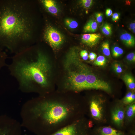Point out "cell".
<instances>
[{
    "mask_svg": "<svg viewBox=\"0 0 135 135\" xmlns=\"http://www.w3.org/2000/svg\"><path fill=\"white\" fill-rule=\"evenodd\" d=\"M98 135H124V134L110 127H104L99 130Z\"/></svg>",
    "mask_w": 135,
    "mask_h": 135,
    "instance_id": "7c38bea8",
    "label": "cell"
},
{
    "mask_svg": "<svg viewBox=\"0 0 135 135\" xmlns=\"http://www.w3.org/2000/svg\"><path fill=\"white\" fill-rule=\"evenodd\" d=\"M101 30L102 33L106 36L111 35L112 33V27L108 23L103 24L101 27Z\"/></svg>",
    "mask_w": 135,
    "mask_h": 135,
    "instance_id": "ffe728a7",
    "label": "cell"
},
{
    "mask_svg": "<svg viewBox=\"0 0 135 135\" xmlns=\"http://www.w3.org/2000/svg\"><path fill=\"white\" fill-rule=\"evenodd\" d=\"M8 68L22 92L44 95L49 92L52 66L48 55L41 48L34 45L14 54Z\"/></svg>",
    "mask_w": 135,
    "mask_h": 135,
    "instance_id": "3957f363",
    "label": "cell"
},
{
    "mask_svg": "<svg viewBox=\"0 0 135 135\" xmlns=\"http://www.w3.org/2000/svg\"><path fill=\"white\" fill-rule=\"evenodd\" d=\"M87 90L91 89L101 90L108 92H111V88L106 82L99 79L89 70L87 73Z\"/></svg>",
    "mask_w": 135,
    "mask_h": 135,
    "instance_id": "52a82bcc",
    "label": "cell"
},
{
    "mask_svg": "<svg viewBox=\"0 0 135 135\" xmlns=\"http://www.w3.org/2000/svg\"><path fill=\"white\" fill-rule=\"evenodd\" d=\"M127 60L131 62L134 63L135 62V54L134 52H131L128 54L126 57Z\"/></svg>",
    "mask_w": 135,
    "mask_h": 135,
    "instance_id": "484cf974",
    "label": "cell"
},
{
    "mask_svg": "<svg viewBox=\"0 0 135 135\" xmlns=\"http://www.w3.org/2000/svg\"><path fill=\"white\" fill-rule=\"evenodd\" d=\"M101 38L99 34H83L81 39L82 42L86 45L92 47L96 46L99 42Z\"/></svg>",
    "mask_w": 135,
    "mask_h": 135,
    "instance_id": "9c48e42d",
    "label": "cell"
},
{
    "mask_svg": "<svg viewBox=\"0 0 135 135\" xmlns=\"http://www.w3.org/2000/svg\"><path fill=\"white\" fill-rule=\"evenodd\" d=\"M29 121L39 135H50L83 118L85 103L74 96L46 94L29 101Z\"/></svg>",
    "mask_w": 135,
    "mask_h": 135,
    "instance_id": "7a4b0ae2",
    "label": "cell"
},
{
    "mask_svg": "<svg viewBox=\"0 0 135 135\" xmlns=\"http://www.w3.org/2000/svg\"><path fill=\"white\" fill-rule=\"evenodd\" d=\"M7 57L6 52L0 48V70L6 66Z\"/></svg>",
    "mask_w": 135,
    "mask_h": 135,
    "instance_id": "ac0fdd59",
    "label": "cell"
},
{
    "mask_svg": "<svg viewBox=\"0 0 135 135\" xmlns=\"http://www.w3.org/2000/svg\"><path fill=\"white\" fill-rule=\"evenodd\" d=\"M80 55L82 59L84 60H86L88 59V53L87 51L86 50H82L80 53Z\"/></svg>",
    "mask_w": 135,
    "mask_h": 135,
    "instance_id": "83f0119b",
    "label": "cell"
},
{
    "mask_svg": "<svg viewBox=\"0 0 135 135\" xmlns=\"http://www.w3.org/2000/svg\"><path fill=\"white\" fill-rule=\"evenodd\" d=\"M112 68L116 73L120 74L122 72L123 69L121 65L118 63H114L112 65Z\"/></svg>",
    "mask_w": 135,
    "mask_h": 135,
    "instance_id": "cb8c5ba5",
    "label": "cell"
},
{
    "mask_svg": "<svg viewBox=\"0 0 135 135\" xmlns=\"http://www.w3.org/2000/svg\"><path fill=\"white\" fill-rule=\"evenodd\" d=\"M78 51L77 48L72 47L66 56L64 66L66 82L62 88L64 92L77 93L87 90L86 74L89 70L80 61Z\"/></svg>",
    "mask_w": 135,
    "mask_h": 135,
    "instance_id": "277c9868",
    "label": "cell"
},
{
    "mask_svg": "<svg viewBox=\"0 0 135 135\" xmlns=\"http://www.w3.org/2000/svg\"><path fill=\"white\" fill-rule=\"evenodd\" d=\"M10 130L9 128L6 127L4 129H0V135H8Z\"/></svg>",
    "mask_w": 135,
    "mask_h": 135,
    "instance_id": "f1b7e54d",
    "label": "cell"
},
{
    "mask_svg": "<svg viewBox=\"0 0 135 135\" xmlns=\"http://www.w3.org/2000/svg\"><path fill=\"white\" fill-rule=\"evenodd\" d=\"M96 21L98 22H102L103 19V14L101 12H97L95 14Z\"/></svg>",
    "mask_w": 135,
    "mask_h": 135,
    "instance_id": "4316f807",
    "label": "cell"
},
{
    "mask_svg": "<svg viewBox=\"0 0 135 135\" xmlns=\"http://www.w3.org/2000/svg\"><path fill=\"white\" fill-rule=\"evenodd\" d=\"M43 33L44 40L54 49L58 48L64 42V38L62 34L51 25L46 24Z\"/></svg>",
    "mask_w": 135,
    "mask_h": 135,
    "instance_id": "8992f818",
    "label": "cell"
},
{
    "mask_svg": "<svg viewBox=\"0 0 135 135\" xmlns=\"http://www.w3.org/2000/svg\"><path fill=\"white\" fill-rule=\"evenodd\" d=\"M130 29L132 30L134 33H135V23H132L130 25Z\"/></svg>",
    "mask_w": 135,
    "mask_h": 135,
    "instance_id": "d6a6232c",
    "label": "cell"
},
{
    "mask_svg": "<svg viewBox=\"0 0 135 135\" xmlns=\"http://www.w3.org/2000/svg\"><path fill=\"white\" fill-rule=\"evenodd\" d=\"M86 104L90 116L95 120H101L103 116V101L99 98H93Z\"/></svg>",
    "mask_w": 135,
    "mask_h": 135,
    "instance_id": "ba28073f",
    "label": "cell"
},
{
    "mask_svg": "<svg viewBox=\"0 0 135 135\" xmlns=\"http://www.w3.org/2000/svg\"><path fill=\"white\" fill-rule=\"evenodd\" d=\"M80 2L82 6L86 8H90L93 3V1L92 0H82Z\"/></svg>",
    "mask_w": 135,
    "mask_h": 135,
    "instance_id": "d4e9b609",
    "label": "cell"
},
{
    "mask_svg": "<svg viewBox=\"0 0 135 135\" xmlns=\"http://www.w3.org/2000/svg\"><path fill=\"white\" fill-rule=\"evenodd\" d=\"M125 111L122 106H118L112 111V119L114 123L119 127L123 124L124 118Z\"/></svg>",
    "mask_w": 135,
    "mask_h": 135,
    "instance_id": "30bf717a",
    "label": "cell"
},
{
    "mask_svg": "<svg viewBox=\"0 0 135 135\" xmlns=\"http://www.w3.org/2000/svg\"><path fill=\"white\" fill-rule=\"evenodd\" d=\"M102 49L103 53L107 56H109L110 53V44L108 42H104L102 45Z\"/></svg>",
    "mask_w": 135,
    "mask_h": 135,
    "instance_id": "7402d4cb",
    "label": "cell"
},
{
    "mask_svg": "<svg viewBox=\"0 0 135 135\" xmlns=\"http://www.w3.org/2000/svg\"><path fill=\"white\" fill-rule=\"evenodd\" d=\"M106 14L107 16H110L112 15V11L111 9L108 8L106 10Z\"/></svg>",
    "mask_w": 135,
    "mask_h": 135,
    "instance_id": "1f68e13d",
    "label": "cell"
},
{
    "mask_svg": "<svg viewBox=\"0 0 135 135\" xmlns=\"http://www.w3.org/2000/svg\"><path fill=\"white\" fill-rule=\"evenodd\" d=\"M120 39L127 46L132 47L134 46L135 44L134 38L131 34L127 33L122 34Z\"/></svg>",
    "mask_w": 135,
    "mask_h": 135,
    "instance_id": "4fadbf2b",
    "label": "cell"
},
{
    "mask_svg": "<svg viewBox=\"0 0 135 135\" xmlns=\"http://www.w3.org/2000/svg\"><path fill=\"white\" fill-rule=\"evenodd\" d=\"M126 114L127 118L129 120H132L134 118L135 114L134 104H132L128 106L126 109Z\"/></svg>",
    "mask_w": 135,
    "mask_h": 135,
    "instance_id": "2e32d148",
    "label": "cell"
},
{
    "mask_svg": "<svg viewBox=\"0 0 135 135\" xmlns=\"http://www.w3.org/2000/svg\"><path fill=\"white\" fill-rule=\"evenodd\" d=\"M37 19L35 1L0 0V48L15 54L34 45Z\"/></svg>",
    "mask_w": 135,
    "mask_h": 135,
    "instance_id": "6da1fadb",
    "label": "cell"
},
{
    "mask_svg": "<svg viewBox=\"0 0 135 135\" xmlns=\"http://www.w3.org/2000/svg\"><path fill=\"white\" fill-rule=\"evenodd\" d=\"M98 24L96 20L94 19L89 20L84 27V30L86 33H94L97 30Z\"/></svg>",
    "mask_w": 135,
    "mask_h": 135,
    "instance_id": "5bb4252c",
    "label": "cell"
},
{
    "mask_svg": "<svg viewBox=\"0 0 135 135\" xmlns=\"http://www.w3.org/2000/svg\"><path fill=\"white\" fill-rule=\"evenodd\" d=\"M124 52L122 48L117 46L113 47L112 50V56L115 58L120 56L123 54Z\"/></svg>",
    "mask_w": 135,
    "mask_h": 135,
    "instance_id": "603a6c76",
    "label": "cell"
},
{
    "mask_svg": "<svg viewBox=\"0 0 135 135\" xmlns=\"http://www.w3.org/2000/svg\"><path fill=\"white\" fill-rule=\"evenodd\" d=\"M135 100V94L132 92H129L125 96L123 100V102L125 104L129 105L132 104Z\"/></svg>",
    "mask_w": 135,
    "mask_h": 135,
    "instance_id": "e0dca14e",
    "label": "cell"
},
{
    "mask_svg": "<svg viewBox=\"0 0 135 135\" xmlns=\"http://www.w3.org/2000/svg\"><path fill=\"white\" fill-rule=\"evenodd\" d=\"M97 54L95 53L92 52L90 53L88 56V58L92 61L95 60L97 58Z\"/></svg>",
    "mask_w": 135,
    "mask_h": 135,
    "instance_id": "4dcf8cb0",
    "label": "cell"
},
{
    "mask_svg": "<svg viewBox=\"0 0 135 135\" xmlns=\"http://www.w3.org/2000/svg\"><path fill=\"white\" fill-rule=\"evenodd\" d=\"M107 60L104 56H98L95 60L94 64L99 66H104L106 64Z\"/></svg>",
    "mask_w": 135,
    "mask_h": 135,
    "instance_id": "d6986e66",
    "label": "cell"
},
{
    "mask_svg": "<svg viewBox=\"0 0 135 135\" xmlns=\"http://www.w3.org/2000/svg\"><path fill=\"white\" fill-rule=\"evenodd\" d=\"M122 79L129 89L132 90H135V80L132 75L126 74L123 76Z\"/></svg>",
    "mask_w": 135,
    "mask_h": 135,
    "instance_id": "9a60e30c",
    "label": "cell"
},
{
    "mask_svg": "<svg viewBox=\"0 0 135 135\" xmlns=\"http://www.w3.org/2000/svg\"><path fill=\"white\" fill-rule=\"evenodd\" d=\"M45 10L47 12L53 14L58 12L59 10L55 2L52 0H41L39 1Z\"/></svg>",
    "mask_w": 135,
    "mask_h": 135,
    "instance_id": "8fae6325",
    "label": "cell"
},
{
    "mask_svg": "<svg viewBox=\"0 0 135 135\" xmlns=\"http://www.w3.org/2000/svg\"><path fill=\"white\" fill-rule=\"evenodd\" d=\"M65 23L66 25L71 29H75L78 26V23L76 21L71 19H66L65 20Z\"/></svg>",
    "mask_w": 135,
    "mask_h": 135,
    "instance_id": "44dd1931",
    "label": "cell"
},
{
    "mask_svg": "<svg viewBox=\"0 0 135 135\" xmlns=\"http://www.w3.org/2000/svg\"><path fill=\"white\" fill-rule=\"evenodd\" d=\"M120 14L118 13H115L112 15V20L115 22L118 21L120 18Z\"/></svg>",
    "mask_w": 135,
    "mask_h": 135,
    "instance_id": "f546056e",
    "label": "cell"
},
{
    "mask_svg": "<svg viewBox=\"0 0 135 135\" xmlns=\"http://www.w3.org/2000/svg\"><path fill=\"white\" fill-rule=\"evenodd\" d=\"M82 118L50 135H90L89 122Z\"/></svg>",
    "mask_w": 135,
    "mask_h": 135,
    "instance_id": "5b68a950",
    "label": "cell"
}]
</instances>
